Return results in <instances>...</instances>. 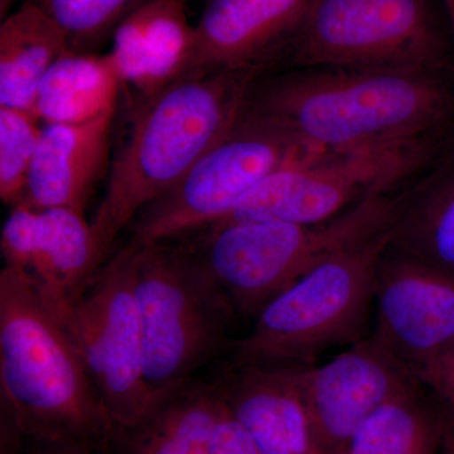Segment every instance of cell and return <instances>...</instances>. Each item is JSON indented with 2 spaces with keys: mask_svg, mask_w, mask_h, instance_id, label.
<instances>
[{
  "mask_svg": "<svg viewBox=\"0 0 454 454\" xmlns=\"http://www.w3.org/2000/svg\"><path fill=\"white\" fill-rule=\"evenodd\" d=\"M245 110L317 151L346 152L454 133L450 74L303 67L259 76Z\"/></svg>",
  "mask_w": 454,
  "mask_h": 454,
  "instance_id": "6da1fadb",
  "label": "cell"
},
{
  "mask_svg": "<svg viewBox=\"0 0 454 454\" xmlns=\"http://www.w3.org/2000/svg\"><path fill=\"white\" fill-rule=\"evenodd\" d=\"M0 387L18 435L113 454L121 429L107 413L73 333L23 271L0 273Z\"/></svg>",
  "mask_w": 454,
  "mask_h": 454,
  "instance_id": "7a4b0ae2",
  "label": "cell"
},
{
  "mask_svg": "<svg viewBox=\"0 0 454 454\" xmlns=\"http://www.w3.org/2000/svg\"><path fill=\"white\" fill-rule=\"evenodd\" d=\"M264 74L256 68L190 73L134 106L129 136L113 160L106 196L91 221L103 260L137 215L229 133Z\"/></svg>",
  "mask_w": 454,
  "mask_h": 454,
  "instance_id": "3957f363",
  "label": "cell"
},
{
  "mask_svg": "<svg viewBox=\"0 0 454 454\" xmlns=\"http://www.w3.org/2000/svg\"><path fill=\"white\" fill-rule=\"evenodd\" d=\"M402 195L355 206L321 223L223 221L178 239L208 271L236 319L262 309L331 255L387 229Z\"/></svg>",
  "mask_w": 454,
  "mask_h": 454,
  "instance_id": "277c9868",
  "label": "cell"
},
{
  "mask_svg": "<svg viewBox=\"0 0 454 454\" xmlns=\"http://www.w3.org/2000/svg\"><path fill=\"white\" fill-rule=\"evenodd\" d=\"M393 239L391 226L324 260L254 319L234 340L231 365L312 366L325 354L372 333L376 268Z\"/></svg>",
  "mask_w": 454,
  "mask_h": 454,
  "instance_id": "5b68a950",
  "label": "cell"
},
{
  "mask_svg": "<svg viewBox=\"0 0 454 454\" xmlns=\"http://www.w3.org/2000/svg\"><path fill=\"white\" fill-rule=\"evenodd\" d=\"M134 247L145 378L152 394L163 402L186 387L193 372L212 357L229 354L234 340L227 333L236 316L208 271L184 244Z\"/></svg>",
  "mask_w": 454,
  "mask_h": 454,
  "instance_id": "8992f818",
  "label": "cell"
},
{
  "mask_svg": "<svg viewBox=\"0 0 454 454\" xmlns=\"http://www.w3.org/2000/svg\"><path fill=\"white\" fill-rule=\"evenodd\" d=\"M454 138L447 136L321 153L269 175L219 221L321 223L417 181Z\"/></svg>",
  "mask_w": 454,
  "mask_h": 454,
  "instance_id": "52a82bcc",
  "label": "cell"
},
{
  "mask_svg": "<svg viewBox=\"0 0 454 454\" xmlns=\"http://www.w3.org/2000/svg\"><path fill=\"white\" fill-rule=\"evenodd\" d=\"M303 67L450 74L452 57L429 0H310L276 71Z\"/></svg>",
  "mask_w": 454,
  "mask_h": 454,
  "instance_id": "ba28073f",
  "label": "cell"
},
{
  "mask_svg": "<svg viewBox=\"0 0 454 454\" xmlns=\"http://www.w3.org/2000/svg\"><path fill=\"white\" fill-rule=\"evenodd\" d=\"M321 152L244 109L229 133L178 184L137 215L130 241L169 243L219 223L269 175Z\"/></svg>",
  "mask_w": 454,
  "mask_h": 454,
  "instance_id": "9c48e42d",
  "label": "cell"
},
{
  "mask_svg": "<svg viewBox=\"0 0 454 454\" xmlns=\"http://www.w3.org/2000/svg\"><path fill=\"white\" fill-rule=\"evenodd\" d=\"M134 258L136 247L129 241L98 269L68 324L98 395L121 430L137 426L164 402L152 394L145 378Z\"/></svg>",
  "mask_w": 454,
  "mask_h": 454,
  "instance_id": "30bf717a",
  "label": "cell"
},
{
  "mask_svg": "<svg viewBox=\"0 0 454 454\" xmlns=\"http://www.w3.org/2000/svg\"><path fill=\"white\" fill-rule=\"evenodd\" d=\"M372 333L420 380L454 348V277L389 245L376 268Z\"/></svg>",
  "mask_w": 454,
  "mask_h": 454,
  "instance_id": "8fae6325",
  "label": "cell"
},
{
  "mask_svg": "<svg viewBox=\"0 0 454 454\" xmlns=\"http://www.w3.org/2000/svg\"><path fill=\"white\" fill-rule=\"evenodd\" d=\"M420 382L372 333L324 365L301 367L317 453H339L370 415Z\"/></svg>",
  "mask_w": 454,
  "mask_h": 454,
  "instance_id": "7c38bea8",
  "label": "cell"
},
{
  "mask_svg": "<svg viewBox=\"0 0 454 454\" xmlns=\"http://www.w3.org/2000/svg\"><path fill=\"white\" fill-rule=\"evenodd\" d=\"M5 268L29 277L68 327L76 304L103 267L91 223L70 207H12L0 239Z\"/></svg>",
  "mask_w": 454,
  "mask_h": 454,
  "instance_id": "4fadbf2b",
  "label": "cell"
},
{
  "mask_svg": "<svg viewBox=\"0 0 454 454\" xmlns=\"http://www.w3.org/2000/svg\"><path fill=\"white\" fill-rule=\"evenodd\" d=\"M309 4L310 0H205L190 73L276 71Z\"/></svg>",
  "mask_w": 454,
  "mask_h": 454,
  "instance_id": "5bb4252c",
  "label": "cell"
},
{
  "mask_svg": "<svg viewBox=\"0 0 454 454\" xmlns=\"http://www.w3.org/2000/svg\"><path fill=\"white\" fill-rule=\"evenodd\" d=\"M196 40L186 0H146L116 27L107 53L138 104L190 73Z\"/></svg>",
  "mask_w": 454,
  "mask_h": 454,
  "instance_id": "9a60e30c",
  "label": "cell"
},
{
  "mask_svg": "<svg viewBox=\"0 0 454 454\" xmlns=\"http://www.w3.org/2000/svg\"><path fill=\"white\" fill-rule=\"evenodd\" d=\"M301 367L229 364L215 380L260 454H318L301 395Z\"/></svg>",
  "mask_w": 454,
  "mask_h": 454,
  "instance_id": "2e32d148",
  "label": "cell"
},
{
  "mask_svg": "<svg viewBox=\"0 0 454 454\" xmlns=\"http://www.w3.org/2000/svg\"><path fill=\"white\" fill-rule=\"evenodd\" d=\"M114 115L85 124L42 125L25 202L37 208L85 212L109 163Z\"/></svg>",
  "mask_w": 454,
  "mask_h": 454,
  "instance_id": "e0dca14e",
  "label": "cell"
},
{
  "mask_svg": "<svg viewBox=\"0 0 454 454\" xmlns=\"http://www.w3.org/2000/svg\"><path fill=\"white\" fill-rule=\"evenodd\" d=\"M391 247L454 277V138L403 191Z\"/></svg>",
  "mask_w": 454,
  "mask_h": 454,
  "instance_id": "ac0fdd59",
  "label": "cell"
},
{
  "mask_svg": "<svg viewBox=\"0 0 454 454\" xmlns=\"http://www.w3.org/2000/svg\"><path fill=\"white\" fill-rule=\"evenodd\" d=\"M68 50L59 27L31 3L0 25V106L33 113L42 80Z\"/></svg>",
  "mask_w": 454,
  "mask_h": 454,
  "instance_id": "d6986e66",
  "label": "cell"
},
{
  "mask_svg": "<svg viewBox=\"0 0 454 454\" xmlns=\"http://www.w3.org/2000/svg\"><path fill=\"white\" fill-rule=\"evenodd\" d=\"M121 90L109 53L66 52L42 80L33 114L43 124H85L115 113Z\"/></svg>",
  "mask_w": 454,
  "mask_h": 454,
  "instance_id": "ffe728a7",
  "label": "cell"
},
{
  "mask_svg": "<svg viewBox=\"0 0 454 454\" xmlns=\"http://www.w3.org/2000/svg\"><path fill=\"white\" fill-rule=\"evenodd\" d=\"M219 403L216 382H188L142 422L121 429L113 454H207Z\"/></svg>",
  "mask_w": 454,
  "mask_h": 454,
  "instance_id": "44dd1931",
  "label": "cell"
},
{
  "mask_svg": "<svg viewBox=\"0 0 454 454\" xmlns=\"http://www.w3.org/2000/svg\"><path fill=\"white\" fill-rule=\"evenodd\" d=\"M443 433V408L420 382L370 415L337 454H441Z\"/></svg>",
  "mask_w": 454,
  "mask_h": 454,
  "instance_id": "7402d4cb",
  "label": "cell"
},
{
  "mask_svg": "<svg viewBox=\"0 0 454 454\" xmlns=\"http://www.w3.org/2000/svg\"><path fill=\"white\" fill-rule=\"evenodd\" d=\"M59 27L70 52H97L116 27L146 0H23Z\"/></svg>",
  "mask_w": 454,
  "mask_h": 454,
  "instance_id": "603a6c76",
  "label": "cell"
},
{
  "mask_svg": "<svg viewBox=\"0 0 454 454\" xmlns=\"http://www.w3.org/2000/svg\"><path fill=\"white\" fill-rule=\"evenodd\" d=\"M41 130L35 114L0 106V199L12 207L25 202Z\"/></svg>",
  "mask_w": 454,
  "mask_h": 454,
  "instance_id": "cb8c5ba5",
  "label": "cell"
},
{
  "mask_svg": "<svg viewBox=\"0 0 454 454\" xmlns=\"http://www.w3.org/2000/svg\"><path fill=\"white\" fill-rule=\"evenodd\" d=\"M207 454H260L249 433L236 419L221 394L216 419L208 441Z\"/></svg>",
  "mask_w": 454,
  "mask_h": 454,
  "instance_id": "d4e9b609",
  "label": "cell"
},
{
  "mask_svg": "<svg viewBox=\"0 0 454 454\" xmlns=\"http://www.w3.org/2000/svg\"><path fill=\"white\" fill-rule=\"evenodd\" d=\"M420 381L437 397L444 414L454 419V348L430 366Z\"/></svg>",
  "mask_w": 454,
  "mask_h": 454,
  "instance_id": "484cf974",
  "label": "cell"
},
{
  "mask_svg": "<svg viewBox=\"0 0 454 454\" xmlns=\"http://www.w3.org/2000/svg\"><path fill=\"white\" fill-rule=\"evenodd\" d=\"M31 454H107L95 448L74 443H33Z\"/></svg>",
  "mask_w": 454,
  "mask_h": 454,
  "instance_id": "4316f807",
  "label": "cell"
},
{
  "mask_svg": "<svg viewBox=\"0 0 454 454\" xmlns=\"http://www.w3.org/2000/svg\"><path fill=\"white\" fill-rule=\"evenodd\" d=\"M441 454H454V419L444 414V433Z\"/></svg>",
  "mask_w": 454,
  "mask_h": 454,
  "instance_id": "83f0119b",
  "label": "cell"
},
{
  "mask_svg": "<svg viewBox=\"0 0 454 454\" xmlns=\"http://www.w3.org/2000/svg\"><path fill=\"white\" fill-rule=\"evenodd\" d=\"M454 35V0H441Z\"/></svg>",
  "mask_w": 454,
  "mask_h": 454,
  "instance_id": "f1b7e54d",
  "label": "cell"
},
{
  "mask_svg": "<svg viewBox=\"0 0 454 454\" xmlns=\"http://www.w3.org/2000/svg\"><path fill=\"white\" fill-rule=\"evenodd\" d=\"M18 0H0V16H2V20H4L8 14H11L12 8H13L14 3H17ZM23 0H20L22 3Z\"/></svg>",
  "mask_w": 454,
  "mask_h": 454,
  "instance_id": "f546056e",
  "label": "cell"
}]
</instances>
